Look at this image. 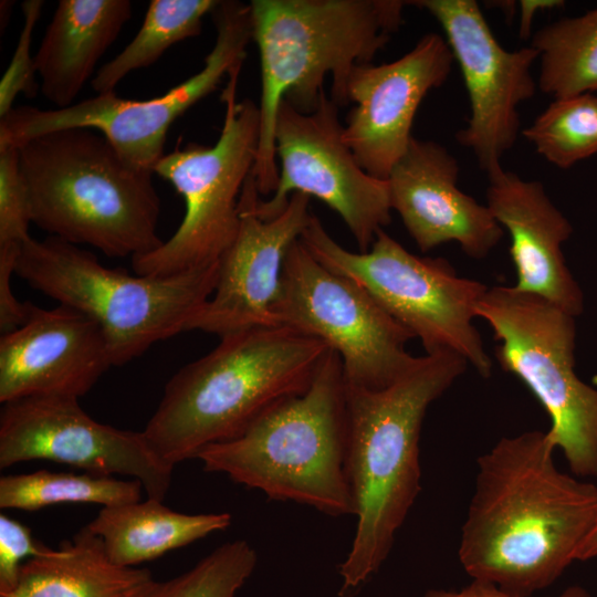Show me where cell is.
Instances as JSON below:
<instances>
[{"instance_id":"16","label":"cell","mask_w":597,"mask_h":597,"mask_svg":"<svg viewBox=\"0 0 597 597\" xmlns=\"http://www.w3.org/2000/svg\"><path fill=\"white\" fill-rule=\"evenodd\" d=\"M453 54L438 33L425 34L396 61L359 64L348 75L343 139L359 166L387 180L412 139L411 127L425 96L448 78Z\"/></svg>"},{"instance_id":"6","label":"cell","mask_w":597,"mask_h":597,"mask_svg":"<svg viewBox=\"0 0 597 597\" xmlns=\"http://www.w3.org/2000/svg\"><path fill=\"white\" fill-rule=\"evenodd\" d=\"M346 384L338 354L326 353L310 388L256 419L238 437L196 457L207 472L307 505L329 516L355 515L347 473Z\"/></svg>"},{"instance_id":"10","label":"cell","mask_w":597,"mask_h":597,"mask_svg":"<svg viewBox=\"0 0 597 597\" xmlns=\"http://www.w3.org/2000/svg\"><path fill=\"white\" fill-rule=\"evenodd\" d=\"M476 315L499 342L502 369L517 376L549 416L547 432L570 472L597 478V388L575 370V316L514 286L488 289Z\"/></svg>"},{"instance_id":"19","label":"cell","mask_w":597,"mask_h":597,"mask_svg":"<svg viewBox=\"0 0 597 597\" xmlns=\"http://www.w3.org/2000/svg\"><path fill=\"white\" fill-rule=\"evenodd\" d=\"M460 167L442 145L412 137L390 171L391 209L422 252L457 242L473 259L485 258L503 235L488 206L458 187Z\"/></svg>"},{"instance_id":"18","label":"cell","mask_w":597,"mask_h":597,"mask_svg":"<svg viewBox=\"0 0 597 597\" xmlns=\"http://www.w3.org/2000/svg\"><path fill=\"white\" fill-rule=\"evenodd\" d=\"M113 366L98 325L59 304H30L25 322L0 338V402L29 396L80 398Z\"/></svg>"},{"instance_id":"3","label":"cell","mask_w":597,"mask_h":597,"mask_svg":"<svg viewBox=\"0 0 597 597\" xmlns=\"http://www.w3.org/2000/svg\"><path fill=\"white\" fill-rule=\"evenodd\" d=\"M180 368L143 433L175 467L231 440L280 402L305 392L329 347L286 326H261L220 338Z\"/></svg>"},{"instance_id":"32","label":"cell","mask_w":597,"mask_h":597,"mask_svg":"<svg viewBox=\"0 0 597 597\" xmlns=\"http://www.w3.org/2000/svg\"><path fill=\"white\" fill-rule=\"evenodd\" d=\"M17 262L0 260V332L10 333L19 328L27 320L30 302L17 300L12 290V277Z\"/></svg>"},{"instance_id":"24","label":"cell","mask_w":597,"mask_h":597,"mask_svg":"<svg viewBox=\"0 0 597 597\" xmlns=\"http://www.w3.org/2000/svg\"><path fill=\"white\" fill-rule=\"evenodd\" d=\"M540 88L555 98L597 92V8L538 30Z\"/></svg>"},{"instance_id":"20","label":"cell","mask_w":597,"mask_h":597,"mask_svg":"<svg viewBox=\"0 0 597 597\" xmlns=\"http://www.w3.org/2000/svg\"><path fill=\"white\" fill-rule=\"evenodd\" d=\"M488 178L486 206L511 238L510 253L517 277L514 287L579 316L584 294L562 251L573 226L540 181L525 180L503 168Z\"/></svg>"},{"instance_id":"29","label":"cell","mask_w":597,"mask_h":597,"mask_svg":"<svg viewBox=\"0 0 597 597\" xmlns=\"http://www.w3.org/2000/svg\"><path fill=\"white\" fill-rule=\"evenodd\" d=\"M31 222L19 150L11 145H0V255L19 258L22 247L31 238Z\"/></svg>"},{"instance_id":"31","label":"cell","mask_w":597,"mask_h":597,"mask_svg":"<svg viewBox=\"0 0 597 597\" xmlns=\"http://www.w3.org/2000/svg\"><path fill=\"white\" fill-rule=\"evenodd\" d=\"M49 548L32 536L19 521L0 514V597H12L25 558L42 556Z\"/></svg>"},{"instance_id":"9","label":"cell","mask_w":597,"mask_h":597,"mask_svg":"<svg viewBox=\"0 0 597 597\" xmlns=\"http://www.w3.org/2000/svg\"><path fill=\"white\" fill-rule=\"evenodd\" d=\"M242 65L232 69L221 93L224 118L214 145L189 143L164 155L154 174L169 181L185 200L176 232L156 250L132 259L136 274L167 276L219 261L239 227V199L252 174L260 138L259 106L238 101Z\"/></svg>"},{"instance_id":"13","label":"cell","mask_w":597,"mask_h":597,"mask_svg":"<svg viewBox=\"0 0 597 597\" xmlns=\"http://www.w3.org/2000/svg\"><path fill=\"white\" fill-rule=\"evenodd\" d=\"M338 106L321 95L311 113L282 100L275 123L279 184L271 198L252 190V209L262 220L281 214L295 192L314 196L336 211L355 238L359 252L370 249L376 234L390 223L387 180L367 174L343 139Z\"/></svg>"},{"instance_id":"7","label":"cell","mask_w":597,"mask_h":597,"mask_svg":"<svg viewBox=\"0 0 597 597\" xmlns=\"http://www.w3.org/2000/svg\"><path fill=\"white\" fill-rule=\"evenodd\" d=\"M218 265L219 261L167 276L130 275L103 265L76 244L49 235L24 243L15 274L94 321L113 366H122L155 343L188 332L190 321L214 291Z\"/></svg>"},{"instance_id":"5","label":"cell","mask_w":597,"mask_h":597,"mask_svg":"<svg viewBox=\"0 0 597 597\" xmlns=\"http://www.w3.org/2000/svg\"><path fill=\"white\" fill-rule=\"evenodd\" d=\"M17 148L38 228L114 258L133 259L163 244L154 172L129 166L100 132L60 129Z\"/></svg>"},{"instance_id":"26","label":"cell","mask_w":597,"mask_h":597,"mask_svg":"<svg viewBox=\"0 0 597 597\" xmlns=\"http://www.w3.org/2000/svg\"><path fill=\"white\" fill-rule=\"evenodd\" d=\"M143 484L91 473L51 472L4 475L0 479V507L36 511L62 503L116 506L139 502Z\"/></svg>"},{"instance_id":"11","label":"cell","mask_w":597,"mask_h":597,"mask_svg":"<svg viewBox=\"0 0 597 597\" xmlns=\"http://www.w3.org/2000/svg\"><path fill=\"white\" fill-rule=\"evenodd\" d=\"M211 14L217 35L202 69L164 95L133 101L108 92L65 108L13 107L0 119V145L18 147L50 132L91 128L103 134L129 166L154 172V167L165 155L171 124L214 92L247 56V46L252 41L250 4L237 0L219 1Z\"/></svg>"},{"instance_id":"23","label":"cell","mask_w":597,"mask_h":597,"mask_svg":"<svg viewBox=\"0 0 597 597\" xmlns=\"http://www.w3.org/2000/svg\"><path fill=\"white\" fill-rule=\"evenodd\" d=\"M153 580L147 568L112 563L84 527L59 549L28 559L12 597H137Z\"/></svg>"},{"instance_id":"21","label":"cell","mask_w":597,"mask_h":597,"mask_svg":"<svg viewBox=\"0 0 597 597\" xmlns=\"http://www.w3.org/2000/svg\"><path fill=\"white\" fill-rule=\"evenodd\" d=\"M132 17L129 0H60L35 53L42 95L65 108Z\"/></svg>"},{"instance_id":"15","label":"cell","mask_w":597,"mask_h":597,"mask_svg":"<svg viewBox=\"0 0 597 597\" xmlns=\"http://www.w3.org/2000/svg\"><path fill=\"white\" fill-rule=\"evenodd\" d=\"M442 27L467 87L471 114L457 134L486 175L502 168L501 158L520 133L519 105L533 97L532 66L538 52L531 45L507 51L498 42L474 0H418Z\"/></svg>"},{"instance_id":"17","label":"cell","mask_w":597,"mask_h":597,"mask_svg":"<svg viewBox=\"0 0 597 597\" xmlns=\"http://www.w3.org/2000/svg\"><path fill=\"white\" fill-rule=\"evenodd\" d=\"M252 174L239 199L240 227L219 259L214 291L188 325L220 338L244 329L276 326L271 307L277 297L291 245L308 224L310 196L295 192L284 211L270 220L252 209Z\"/></svg>"},{"instance_id":"14","label":"cell","mask_w":597,"mask_h":597,"mask_svg":"<svg viewBox=\"0 0 597 597\" xmlns=\"http://www.w3.org/2000/svg\"><path fill=\"white\" fill-rule=\"evenodd\" d=\"M30 460L65 463L102 476H132L143 484L147 499L163 502L174 471L143 431L101 423L77 398L64 396H29L2 404L0 468Z\"/></svg>"},{"instance_id":"25","label":"cell","mask_w":597,"mask_h":597,"mask_svg":"<svg viewBox=\"0 0 597 597\" xmlns=\"http://www.w3.org/2000/svg\"><path fill=\"white\" fill-rule=\"evenodd\" d=\"M219 0H151L140 29L113 60L98 69L91 81L97 94L114 92L133 71L155 63L171 45L197 36L202 20Z\"/></svg>"},{"instance_id":"22","label":"cell","mask_w":597,"mask_h":597,"mask_svg":"<svg viewBox=\"0 0 597 597\" xmlns=\"http://www.w3.org/2000/svg\"><path fill=\"white\" fill-rule=\"evenodd\" d=\"M231 522L227 512L186 514L168 509L163 501L146 499L102 507L84 527L102 541L112 563L136 567L214 532L226 531Z\"/></svg>"},{"instance_id":"4","label":"cell","mask_w":597,"mask_h":597,"mask_svg":"<svg viewBox=\"0 0 597 597\" xmlns=\"http://www.w3.org/2000/svg\"><path fill=\"white\" fill-rule=\"evenodd\" d=\"M400 0H252V40L260 54V138L252 171L259 195L279 184L275 123L283 98L313 112L332 76L331 98L348 104L352 70L371 63L402 23Z\"/></svg>"},{"instance_id":"8","label":"cell","mask_w":597,"mask_h":597,"mask_svg":"<svg viewBox=\"0 0 597 597\" xmlns=\"http://www.w3.org/2000/svg\"><path fill=\"white\" fill-rule=\"evenodd\" d=\"M300 241L326 269L365 289L421 341L426 354L457 353L482 377H490L492 359L473 325L476 307L489 289L485 284L459 276L446 259L412 254L384 229L368 251L352 252L312 214Z\"/></svg>"},{"instance_id":"34","label":"cell","mask_w":597,"mask_h":597,"mask_svg":"<svg viewBox=\"0 0 597 597\" xmlns=\"http://www.w3.org/2000/svg\"><path fill=\"white\" fill-rule=\"evenodd\" d=\"M562 0H521L519 1L520 23L519 35L521 39H527L531 34L533 20L537 12L563 7Z\"/></svg>"},{"instance_id":"2","label":"cell","mask_w":597,"mask_h":597,"mask_svg":"<svg viewBox=\"0 0 597 597\" xmlns=\"http://www.w3.org/2000/svg\"><path fill=\"white\" fill-rule=\"evenodd\" d=\"M467 366L457 353L439 350L419 357L385 389L346 385L347 473L356 528L338 566L341 597L359 591L389 556L421 490L419 441L426 412Z\"/></svg>"},{"instance_id":"30","label":"cell","mask_w":597,"mask_h":597,"mask_svg":"<svg viewBox=\"0 0 597 597\" xmlns=\"http://www.w3.org/2000/svg\"><path fill=\"white\" fill-rule=\"evenodd\" d=\"M44 1L27 0L22 3L23 25L12 59L0 82V118L12 108L19 94L34 97L40 88L36 83L34 57L31 56L32 35Z\"/></svg>"},{"instance_id":"33","label":"cell","mask_w":597,"mask_h":597,"mask_svg":"<svg viewBox=\"0 0 597 597\" xmlns=\"http://www.w3.org/2000/svg\"><path fill=\"white\" fill-rule=\"evenodd\" d=\"M421 597H534L505 590L494 584L474 580L459 589H430ZM556 597H593L584 587L575 585L564 589Z\"/></svg>"},{"instance_id":"28","label":"cell","mask_w":597,"mask_h":597,"mask_svg":"<svg viewBox=\"0 0 597 597\" xmlns=\"http://www.w3.org/2000/svg\"><path fill=\"white\" fill-rule=\"evenodd\" d=\"M256 562L254 547L245 540H235L214 548L171 579L153 580L137 597H234Z\"/></svg>"},{"instance_id":"12","label":"cell","mask_w":597,"mask_h":597,"mask_svg":"<svg viewBox=\"0 0 597 597\" xmlns=\"http://www.w3.org/2000/svg\"><path fill=\"white\" fill-rule=\"evenodd\" d=\"M271 313L275 325L317 338L336 352L348 387L385 389L419 360L406 348L412 334L359 284L322 265L300 239L285 256Z\"/></svg>"},{"instance_id":"35","label":"cell","mask_w":597,"mask_h":597,"mask_svg":"<svg viewBox=\"0 0 597 597\" xmlns=\"http://www.w3.org/2000/svg\"><path fill=\"white\" fill-rule=\"evenodd\" d=\"M597 558V525L585 540L577 554V561L585 562Z\"/></svg>"},{"instance_id":"1","label":"cell","mask_w":597,"mask_h":597,"mask_svg":"<svg viewBox=\"0 0 597 597\" xmlns=\"http://www.w3.org/2000/svg\"><path fill=\"white\" fill-rule=\"evenodd\" d=\"M547 431L502 437L476 460L458 558L471 579L533 595L574 563L597 525V485L565 473Z\"/></svg>"},{"instance_id":"27","label":"cell","mask_w":597,"mask_h":597,"mask_svg":"<svg viewBox=\"0 0 597 597\" xmlns=\"http://www.w3.org/2000/svg\"><path fill=\"white\" fill-rule=\"evenodd\" d=\"M522 134L562 169L597 154V94L555 98Z\"/></svg>"}]
</instances>
